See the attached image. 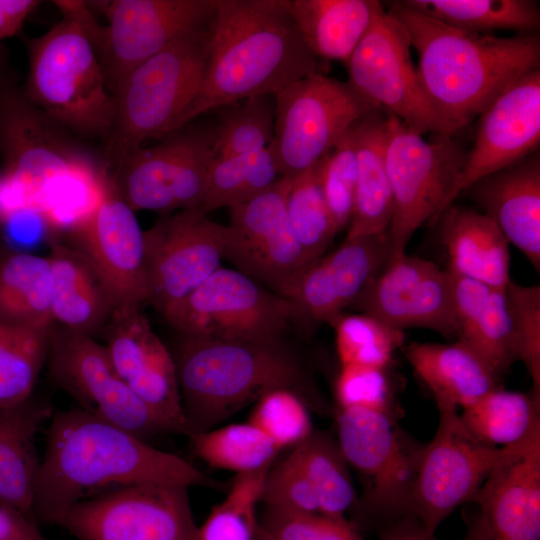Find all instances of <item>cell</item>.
I'll list each match as a JSON object with an SVG mask.
<instances>
[{"label":"cell","instance_id":"obj_1","mask_svg":"<svg viewBox=\"0 0 540 540\" xmlns=\"http://www.w3.org/2000/svg\"><path fill=\"white\" fill-rule=\"evenodd\" d=\"M148 483L223 489L186 460L82 409L57 411L47 430L33 515L37 523L61 525L73 504L102 489Z\"/></svg>","mask_w":540,"mask_h":540},{"label":"cell","instance_id":"obj_2","mask_svg":"<svg viewBox=\"0 0 540 540\" xmlns=\"http://www.w3.org/2000/svg\"><path fill=\"white\" fill-rule=\"evenodd\" d=\"M316 73L318 58L302 38L290 0H216L204 78L176 130L239 100L274 96Z\"/></svg>","mask_w":540,"mask_h":540},{"label":"cell","instance_id":"obj_3","mask_svg":"<svg viewBox=\"0 0 540 540\" xmlns=\"http://www.w3.org/2000/svg\"><path fill=\"white\" fill-rule=\"evenodd\" d=\"M418 53L417 74L434 109L459 130L512 82L540 68L536 33L497 37L449 26L403 1L389 10Z\"/></svg>","mask_w":540,"mask_h":540},{"label":"cell","instance_id":"obj_4","mask_svg":"<svg viewBox=\"0 0 540 540\" xmlns=\"http://www.w3.org/2000/svg\"><path fill=\"white\" fill-rule=\"evenodd\" d=\"M187 435L212 430L275 389L296 393L321 415L331 407L281 340L228 341L182 336L173 352Z\"/></svg>","mask_w":540,"mask_h":540},{"label":"cell","instance_id":"obj_5","mask_svg":"<svg viewBox=\"0 0 540 540\" xmlns=\"http://www.w3.org/2000/svg\"><path fill=\"white\" fill-rule=\"evenodd\" d=\"M214 19V18H213ZM213 20L150 57L120 82L104 152L109 172L147 139H163L196 98L209 56Z\"/></svg>","mask_w":540,"mask_h":540},{"label":"cell","instance_id":"obj_6","mask_svg":"<svg viewBox=\"0 0 540 540\" xmlns=\"http://www.w3.org/2000/svg\"><path fill=\"white\" fill-rule=\"evenodd\" d=\"M25 96L68 132L107 138L114 99L95 47L84 28L63 15L45 34L26 40Z\"/></svg>","mask_w":540,"mask_h":540},{"label":"cell","instance_id":"obj_7","mask_svg":"<svg viewBox=\"0 0 540 540\" xmlns=\"http://www.w3.org/2000/svg\"><path fill=\"white\" fill-rule=\"evenodd\" d=\"M467 153L454 136L433 135L427 141L387 115L385 159L393 196L390 259L405 254L415 231L446 210Z\"/></svg>","mask_w":540,"mask_h":540},{"label":"cell","instance_id":"obj_8","mask_svg":"<svg viewBox=\"0 0 540 540\" xmlns=\"http://www.w3.org/2000/svg\"><path fill=\"white\" fill-rule=\"evenodd\" d=\"M0 72V220L24 209L40 211L50 185L86 154Z\"/></svg>","mask_w":540,"mask_h":540},{"label":"cell","instance_id":"obj_9","mask_svg":"<svg viewBox=\"0 0 540 540\" xmlns=\"http://www.w3.org/2000/svg\"><path fill=\"white\" fill-rule=\"evenodd\" d=\"M337 427L340 449L362 480L359 514L383 528L410 519L413 483L423 446L400 432L395 417L369 409H339Z\"/></svg>","mask_w":540,"mask_h":540},{"label":"cell","instance_id":"obj_10","mask_svg":"<svg viewBox=\"0 0 540 540\" xmlns=\"http://www.w3.org/2000/svg\"><path fill=\"white\" fill-rule=\"evenodd\" d=\"M162 315L182 336L245 342L279 341L298 322L291 301L225 267Z\"/></svg>","mask_w":540,"mask_h":540},{"label":"cell","instance_id":"obj_11","mask_svg":"<svg viewBox=\"0 0 540 540\" xmlns=\"http://www.w3.org/2000/svg\"><path fill=\"white\" fill-rule=\"evenodd\" d=\"M275 98L272 148L280 176L292 179L321 160L359 121L380 110L348 82L316 73Z\"/></svg>","mask_w":540,"mask_h":540},{"label":"cell","instance_id":"obj_12","mask_svg":"<svg viewBox=\"0 0 540 540\" xmlns=\"http://www.w3.org/2000/svg\"><path fill=\"white\" fill-rule=\"evenodd\" d=\"M215 150L214 126L189 124L150 147H139L110 172L113 187L132 210L161 215L199 208Z\"/></svg>","mask_w":540,"mask_h":540},{"label":"cell","instance_id":"obj_13","mask_svg":"<svg viewBox=\"0 0 540 540\" xmlns=\"http://www.w3.org/2000/svg\"><path fill=\"white\" fill-rule=\"evenodd\" d=\"M410 47L400 21L383 7L345 64L348 83L368 103L417 134L455 136L459 129L424 94Z\"/></svg>","mask_w":540,"mask_h":540},{"label":"cell","instance_id":"obj_14","mask_svg":"<svg viewBox=\"0 0 540 540\" xmlns=\"http://www.w3.org/2000/svg\"><path fill=\"white\" fill-rule=\"evenodd\" d=\"M436 405L437 430L420 452L410 505V519L428 536L458 506L471 502L503 450L473 437L455 405Z\"/></svg>","mask_w":540,"mask_h":540},{"label":"cell","instance_id":"obj_15","mask_svg":"<svg viewBox=\"0 0 540 540\" xmlns=\"http://www.w3.org/2000/svg\"><path fill=\"white\" fill-rule=\"evenodd\" d=\"M189 487L133 484L82 499L60 526L77 540H197Z\"/></svg>","mask_w":540,"mask_h":540},{"label":"cell","instance_id":"obj_16","mask_svg":"<svg viewBox=\"0 0 540 540\" xmlns=\"http://www.w3.org/2000/svg\"><path fill=\"white\" fill-rule=\"evenodd\" d=\"M47 359L50 377L80 409L144 441L177 432L122 381L106 347L93 337L54 327Z\"/></svg>","mask_w":540,"mask_h":540},{"label":"cell","instance_id":"obj_17","mask_svg":"<svg viewBox=\"0 0 540 540\" xmlns=\"http://www.w3.org/2000/svg\"><path fill=\"white\" fill-rule=\"evenodd\" d=\"M226 232L197 208L161 215L144 231L146 303L163 314L217 271Z\"/></svg>","mask_w":540,"mask_h":540},{"label":"cell","instance_id":"obj_18","mask_svg":"<svg viewBox=\"0 0 540 540\" xmlns=\"http://www.w3.org/2000/svg\"><path fill=\"white\" fill-rule=\"evenodd\" d=\"M290 181L281 176L262 194L229 208L224 250L237 270L284 298L310 264L287 214Z\"/></svg>","mask_w":540,"mask_h":540},{"label":"cell","instance_id":"obj_19","mask_svg":"<svg viewBox=\"0 0 540 540\" xmlns=\"http://www.w3.org/2000/svg\"><path fill=\"white\" fill-rule=\"evenodd\" d=\"M95 3L109 21L98 55L112 95L134 68L177 39L207 26L216 10V0Z\"/></svg>","mask_w":540,"mask_h":540},{"label":"cell","instance_id":"obj_20","mask_svg":"<svg viewBox=\"0 0 540 540\" xmlns=\"http://www.w3.org/2000/svg\"><path fill=\"white\" fill-rule=\"evenodd\" d=\"M352 306L401 331L425 328L456 339L450 274L427 259H390Z\"/></svg>","mask_w":540,"mask_h":540},{"label":"cell","instance_id":"obj_21","mask_svg":"<svg viewBox=\"0 0 540 540\" xmlns=\"http://www.w3.org/2000/svg\"><path fill=\"white\" fill-rule=\"evenodd\" d=\"M479 116L474 146L447 208L475 181L539 150L540 68L508 85Z\"/></svg>","mask_w":540,"mask_h":540},{"label":"cell","instance_id":"obj_22","mask_svg":"<svg viewBox=\"0 0 540 540\" xmlns=\"http://www.w3.org/2000/svg\"><path fill=\"white\" fill-rule=\"evenodd\" d=\"M391 258L389 231L346 238L336 250L311 262L286 299L296 308L298 322L308 327L330 323L352 306Z\"/></svg>","mask_w":540,"mask_h":540},{"label":"cell","instance_id":"obj_23","mask_svg":"<svg viewBox=\"0 0 540 540\" xmlns=\"http://www.w3.org/2000/svg\"><path fill=\"white\" fill-rule=\"evenodd\" d=\"M113 367L156 414L187 435L171 352L140 308H117L104 328Z\"/></svg>","mask_w":540,"mask_h":540},{"label":"cell","instance_id":"obj_24","mask_svg":"<svg viewBox=\"0 0 540 540\" xmlns=\"http://www.w3.org/2000/svg\"><path fill=\"white\" fill-rule=\"evenodd\" d=\"M70 234L105 285L115 309L140 308L146 303L144 231L135 211L114 187L95 213Z\"/></svg>","mask_w":540,"mask_h":540},{"label":"cell","instance_id":"obj_25","mask_svg":"<svg viewBox=\"0 0 540 540\" xmlns=\"http://www.w3.org/2000/svg\"><path fill=\"white\" fill-rule=\"evenodd\" d=\"M471 502L489 540H540V424L503 447Z\"/></svg>","mask_w":540,"mask_h":540},{"label":"cell","instance_id":"obj_26","mask_svg":"<svg viewBox=\"0 0 540 540\" xmlns=\"http://www.w3.org/2000/svg\"><path fill=\"white\" fill-rule=\"evenodd\" d=\"M464 192L540 271L539 150L471 184Z\"/></svg>","mask_w":540,"mask_h":540},{"label":"cell","instance_id":"obj_27","mask_svg":"<svg viewBox=\"0 0 540 540\" xmlns=\"http://www.w3.org/2000/svg\"><path fill=\"white\" fill-rule=\"evenodd\" d=\"M448 272L456 341L475 352L500 378L518 360L505 291Z\"/></svg>","mask_w":540,"mask_h":540},{"label":"cell","instance_id":"obj_28","mask_svg":"<svg viewBox=\"0 0 540 540\" xmlns=\"http://www.w3.org/2000/svg\"><path fill=\"white\" fill-rule=\"evenodd\" d=\"M53 413L48 403L31 396L0 407V504L34 521L33 501L41 463L36 435Z\"/></svg>","mask_w":540,"mask_h":540},{"label":"cell","instance_id":"obj_29","mask_svg":"<svg viewBox=\"0 0 540 540\" xmlns=\"http://www.w3.org/2000/svg\"><path fill=\"white\" fill-rule=\"evenodd\" d=\"M440 216L442 242L449 259L447 270L505 289L511 280L509 242L499 227L482 212L453 205Z\"/></svg>","mask_w":540,"mask_h":540},{"label":"cell","instance_id":"obj_30","mask_svg":"<svg viewBox=\"0 0 540 540\" xmlns=\"http://www.w3.org/2000/svg\"><path fill=\"white\" fill-rule=\"evenodd\" d=\"M48 258L54 323L93 337L105 328L115 309L109 292L77 249L53 241Z\"/></svg>","mask_w":540,"mask_h":540},{"label":"cell","instance_id":"obj_31","mask_svg":"<svg viewBox=\"0 0 540 540\" xmlns=\"http://www.w3.org/2000/svg\"><path fill=\"white\" fill-rule=\"evenodd\" d=\"M403 353L435 402L463 408L498 388L499 378L470 348L451 344L412 342Z\"/></svg>","mask_w":540,"mask_h":540},{"label":"cell","instance_id":"obj_32","mask_svg":"<svg viewBox=\"0 0 540 540\" xmlns=\"http://www.w3.org/2000/svg\"><path fill=\"white\" fill-rule=\"evenodd\" d=\"M387 115L379 111L354 126L357 183L349 239L382 233L392 219L393 196L385 159Z\"/></svg>","mask_w":540,"mask_h":540},{"label":"cell","instance_id":"obj_33","mask_svg":"<svg viewBox=\"0 0 540 540\" xmlns=\"http://www.w3.org/2000/svg\"><path fill=\"white\" fill-rule=\"evenodd\" d=\"M290 8L311 52L346 64L383 5L376 0H290Z\"/></svg>","mask_w":540,"mask_h":540},{"label":"cell","instance_id":"obj_34","mask_svg":"<svg viewBox=\"0 0 540 540\" xmlns=\"http://www.w3.org/2000/svg\"><path fill=\"white\" fill-rule=\"evenodd\" d=\"M51 294L48 257L14 252L0 260V322L52 330Z\"/></svg>","mask_w":540,"mask_h":540},{"label":"cell","instance_id":"obj_35","mask_svg":"<svg viewBox=\"0 0 540 540\" xmlns=\"http://www.w3.org/2000/svg\"><path fill=\"white\" fill-rule=\"evenodd\" d=\"M112 188L107 166L86 153L50 185L43 197L40 212L53 235L72 233L95 213Z\"/></svg>","mask_w":540,"mask_h":540},{"label":"cell","instance_id":"obj_36","mask_svg":"<svg viewBox=\"0 0 540 540\" xmlns=\"http://www.w3.org/2000/svg\"><path fill=\"white\" fill-rule=\"evenodd\" d=\"M409 7L449 26L487 34L494 30L536 33L538 2L533 0H405Z\"/></svg>","mask_w":540,"mask_h":540},{"label":"cell","instance_id":"obj_37","mask_svg":"<svg viewBox=\"0 0 540 540\" xmlns=\"http://www.w3.org/2000/svg\"><path fill=\"white\" fill-rule=\"evenodd\" d=\"M460 418L477 440L495 447L513 445L540 424V397L498 387L464 408Z\"/></svg>","mask_w":540,"mask_h":540},{"label":"cell","instance_id":"obj_38","mask_svg":"<svg viewBox=\"0 0 540 540\" xmlns=\"http://www.w3.org/2000/svg\"><path fill=\"white\" fill-rule=\"evenodd\" d=\"M280 172L272 148L220 157L210 166L204 200L199 208L203 214L221 207L247 202L269 189Z\"/></svg>","mask_w":540,"mask_h":540},{"label":"cell","instance_id":"obj_39","mask_svg":"<svg viewBox=\"0 0 540 540\" xmlns=\"http://www.w3.org/2000/svg\"><path fill=\"white\" fill-rule=\"evenodd\" d=\"M295 447L315 490L319 512L345 519V512L355 504L356 493L338 441L325 431H312Z\"/></svg>","mask_w":540,"mask_h":540},{"label":"cell","instance_id":"obj_40","mask_svg":"<svg viewBox=\"0 0 540 540\" xmlns=\"http://www.w3.org/2000/svg\"><path fill=\"white\" fill-rule=\"evenodd\" d=\"M53 329L0 322V407L21 403L32 395L48 358Z\"/></svg>","mask_w":540,"mask_h":540},{"label":"cell","instance_id":"obj_41","mask_svg":"<svg viewBox=\"0 0 540 540\" xmlns=\"http://www.w3.org/2000/svg\"><path fill=\"white\" fill-rule=\"evenodd\" d=\"M286 209L308 261L323 256L338 231L322 191L320 160L291 179Z\"/></svg>","mask_w":540,"mask_h":540},{"label":"cell","instance_id":"obj_42","mask_svg":"<svg viewBox=\"0 0 540 540\" xmlns=\"http://www.w3.org/2000/svg\"><path fill=\"white\" fill-rule=\"evenodd\" d=\"M197 457L213 468L237 474L253 471L273 462L280 451L250 423L232 424L190 436Z\"/></svg>","mask_w":540,"mask_h":540},{"label":"cell","instance_id":"obj_43","mask_svg":"<svg viewBox=\"0 0 540 540\" xmlns=\"http://www.w3.org/2000/svg\"><path fill=\"white\" fill-rule=\"evenodd\" d=\"M215 129L217 156L227 157L261 151L274 138L275 98L259 95L220 108Z\"/></svg>","mask_w":540,"mask_h":540},{"label":"cell","instance_id":"obj_44","mask_svg":"<svg viewBox=\"0 0 540 540\" xmlns=\"http://www.w3.org/2000/svg\"><path fill=\"white\" fill-rule=\"evenodd\" d=\"M330 324L335 330L341 365L388 368L404 341L403 331L364 313H341Z\"/></svg>","mask_w":540,"mask_h":540},{"label":"cell","instance_id":"obj_45","mask_svg":"<svg viewBox=\"0 0 540 540\" xmlns=\"http://www.w3.org/2000/svg\"><path fill=\"white\" fill-rule=\"evenodd\" d=\"M248 423L265 434L279 450L296 446L313 431L307 405L287 389L264 394L256 402Z\"/></svg>","mask_w":540,"mask_h":540},{"label":"cell","instance_id":"obj_46","mask_svg":"<svg viewBox=\"0 0 540 540\" xmlns=\"http://www.w3.org/2000/svg\"><path fill=\"white\" fill-rule=\"evenodd\" d=\"M354 126L320 160L322 191L338 232L350 223L354 209L357 183Z\"/></svg>","mask_w":540,"mask_h":540},{"label":"cell","instance_id":"obj_47","mask_svg":"<svg viewBox=\"0 0 540 540\" xmlns=\"http://www.w3.org/2000/svg\"><path fill=\"white\" fill-rule=\"evenodd\" d=\"M504 291L517 358L532 380V392L540 397V286L510 280Z\"/></svg>","mask_w":540,"mask_h":540},{"label":"cell","instance_id":"obj_48","mask_svg":"<svg viewBox=\"0 0 540 540\" xmlns=\"http://www.w3.org/2000/svg\"><path fill=\"white\" fill-rule=\"evenodd\" d=\"M263 511L258 524L273 540H363L346 519L266 505Z\"/></svg>","mask_w":540,"mask_h":540},{"label":"cell","instance_id":"obj_49","mask_svg":"<svg viewBox=\"0 0 540 540\" xmlns=\"http://www.w3.org/2000/svg\"><path fill=\"white\" fill-rule=\"evenodd\" d=\"M335 393L340 409L363 408L396 418L394 391L387 368L341 365Z\"/></svg>","mask_w":540,"mask_h":540},{"label":"cell","instance_id":"obj_50","mask_svg":"<svg viewBox=\"0 0 540 540\" xmlns=\"http://www.w3.org/2000/svg\"><path fill=\"white\" fill-rule=\"evenodd\" d=\"M259 502L276 508L320 513L315 490L295 446L287 458L268 470Z\"/></svg>","mask_w":540,"mask_h":540},{"label":"cell","instance_id":"obj_51","mask_svg":"<svg viewBox=\"0 0 540 540\" xmlns=\"http://www.w3.org/2000/svg\"><path fill=\"white\" fill-rule=\"evenodd\" d=\"M0 225L4 239L17 252H26L53 236L44 215L36 209L13 211L0 220Z\"/></svg>","mask_w":540,"mask_h":540},{"label":"cell","instance_id":"obj_52","mask_svg":"<svg viewBox=\"0 0 540 540\" xmlns=\"http://www.w3.org/2000/svg\"><path fill=\"white\" fill-rule=\"evenodd\" d=\"M381 540H438L428 536L412 519H403L382 529ZM461 540H489L485 523L478 514L470 521L465 537Z\"/></svg>","mask_w":540,"mask_h":540},{"label":"cell","instance_id":"obj_53","mask_svg":"<svg viewBox=\"0 0 540 540\" xmlns=\"http://www.w3.org/2000/svg\"><path fill=\"white\" fill-rule=\"evenodd\" d=\"M0 540H49L37 522L22 512L0 504Z\"/></svg>","mask_w":540,"mask_h":540},{"label":"cell","instance_id":"obj_54","mask_svg":"<svg viewBox=\"0 0 540 540\" xmlns=\"http://www.w3.org/2000/svg\"><path fill=\"white\" fill-rule=\"evenodd\" d=\"M39 3L35 0H0V39L16 34Z\"/></svg>","mask_w":540,"mask_h":540},{"label":"cell","instance_id":"obj_55","mask_svg":"<svg viewBox=\"0 0 540 540\" xmlns=\"http://www.w3.org/2000/svg\"><path fill=\"white\" fill-rule=\"evenodd\" d=\"M197 540H251L238 526L228 522H205L198 530Z\"/></svg>","mask_w":540,"mask_h":540},{"label":"cell","instance_id":"obj_56","mask_svg":"<svg viewBox=\"0 0 540 540\" xmlns=\"http://www.w3.org/2000/svg\"><path fill=\"white\" fill-rule=\"evenodd\" d=\"M253 540H273V539L258 524Z\"/></svg>","mask_w":540,"mask_h":540}]
</instances>
